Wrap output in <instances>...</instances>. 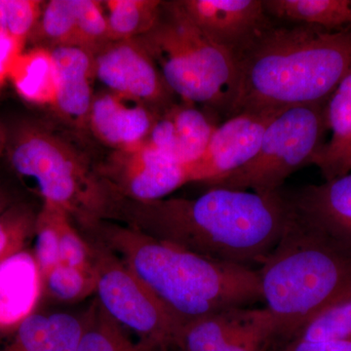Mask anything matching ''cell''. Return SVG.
<instances>
[{
    "label": "cell",
    "mask_w": 351,
    "mask_h": 351,
    "mask_svg": "<svg viewBox=\"0 0 351 351\" xmlns=\"http://www.w3.org/2000/svg\"><path fill=\"white\" fill-rule=\"evenodd\" d=\"M7 34L19 43L25 39L38 25L43 10V2L36 0H4Z\"/></svg>",
    "instance_id": "30"
},
{
    "label": "cell",
    "mask_w": 351,
    "mask_h": 351,
    "mask_svg": "<svg viewBox=\"0 0 351 351\" xmlns=\"http://www.w3.org/2000/svg\"><path fill=\"white\" fill-rule=\"evenodd\" d=\"M180 5L208 38L233 57L272 22L263 0H181Z\"/></svg>",
    "instance_id": "12"
},
{
    "label": "cell",
    "mask_w": 351,
    "mask_h": 351,
    "mask_svg": "<svg viewBox=\"0 0 351 351\" xmlns=\"http://www.w3.org/2000/svg\"><path fill=\"white\" fill-rule=\"evenodd\" d=\"M285 110L242 112L217 126L206 151L189 165L193 182L214 181L250 162L267 127Z\"/></svg>",
    "instance_id": "11"
},
{
    "label": "cell",
    "mask_w": 351,
    "mask_h": 351,
    "mask_svg": "<svg viewBox=\"0 0 351 351\" xmlns=\"http://www.w3.org/2000/svg\"><path fill=\"white\" fill-rule=\"evenodd\" d=\"M276 351H351V341H302L292 339L279 346Z\"/></svg>",
    "instance_id": "31"
},
{
    "label": "cell",
    "mask_w": 351,
    "mask_h": 351,
    "mask_svg": "<svg viewBox=\"0 0 351 351\" xmlns=\"http://www.w3.org/2000/svg\"><path fill=\"white\" fill-rule=\"evenodd\" d=\"M57 211V205L43 202V207L36 216L34 248L32 254L38 267L40 281L51 269L61 263Z\"/></svg>",
    "instance_id": "26"
},
{
    "label": "cell",
    "mask_w": 351,
    "mask_h": 351,
    "mask_svg": "<svg viewBox=\"0 0 351 351\" xmlns=\"http://www.w3.org/2000/svg\"><path fill=\"white\" fill-rule=\"evenodd\" d=\"M91 252L98 304L121 326L161 348L175 343L182 324L103 242L85 234Z\"/></svg>",
    "instance_id": "8"
},
{
    "label": "cell",
    "mask_w": 351,
    "mask_h": 351,
    "mask_svg": "<svg viewBox=\"0 0 351 351\" xmlns=\"http://www.w3.org/2000/svg\"><path fill=\"white\" fill-rule=\"evenodd\" d=\"M265 13L286 24L311 25L327 31L351 29V0H263Z\"/></svg>",
    "instance_id": "19"
},
{
    "label": "cell",
    "mask_w": 351,
    "mask_h": 351,
    "mask_svg": "<svg viewBox=\"0 0 351 351\" xmlns=\"http://www.w3.org/2000/svg\"><path fill=\"white\" fill-rule=\"evenodd\" d=\"M291 211L281 191L211 188L195 199L121 198L112 221L202 257L252 267L262 265L276 248Z\"/></svg>",
    "instance_id": "1"
},
{
    "label": "cell",
    "mask_w": 351,
    "mask_h": 351,
    "mask_svg": "<svg viewBox=\"0 0 351 351\" xmlns=\"http://www.w3.org/2000/svg\"><path fill=\"white\" fill-rule=\"evenodd\" d=\"M41 286L56 301H80L96 291L94 272L60 263L41 279Z\"/></svg>",
    "instance_id": "25"
},
{
    "label": "cell",
    "mask_w": 351,
    "mask_h": 351,
    "mask_svg": "<svg viewBox=\"0 0 351 351\" xmlns=\"http://www.w3.org/2000/svg\"><path fill=\"white\" fill-rule=\"evenodd\" d=\"M159 348H162L151 341L132 343L121 325L96 302L86 313V326L77 351H157Z\"/></svg>",
    "instance_id": "23"
},
{
    "label": "cell",
    "mask_w": 351,
    "mask_h": 351,
    "mask_svg": "<svg viewBox=\"0 0 351 351\" xmlns=\"http://www.w3.org/2000/svg\"><path fill=\"white\" fill-rule=\"evenodd\" d=\"M36 216L29 205L13 203L0 214V265L21 252L34 239Z\"/></svg>",
    "instance_id": "24"
},
{
    "label": "cell",
    "mask_w": 351,
    "mask_h": 351,
    "mask_svg": "<svg viewBox=\"0 0 351 351\" xmlns=\"http://www.w3.org/2000/svg\"><path fill=\"white\" fill-rule=\"evenodd\" d=\"M51 54L56 80L53 108L73 125H86L94 98L91 86L94 55L73 46L52 48Z\"/></svg>",
    "instance_id": "16"
},
{
    "label": "cell",
    "mask_w": 351,
    "mask_h": 351,
    "mask_svg": "<svg viewBox=\"0 0 351 351\" xmlns=\"http://www.w3.org/2000/svg\"><path fill=\"white\" fill-rule=\"evenodd\" d=\"M326 117L331 138L314 156L311 164L319 168L326 181H331L351 171V71L328 100Z\"/></svg>",
    "instance_id": "17"
},
{
    "label": "cell",
    "mask_w": 351,
    "mask_h": 351,
    "mask_svg": "<svg viewBox=\"0 0 351 351\" xmlns=\"http://www.w3.org/2000/svg\"><path fill=\"white\" fill-rule=\"evenodd\" d=\"M24 45L8 34L0 36V86L9 77L14 63L23 53Z\"/></svg>",
    "instance_id": "32"
},
{
    "label": "cell",
    "mask_w": 351,
    "mask_h": 351,
    "mask_svg": "<svg viewBox=\"0 0 351 351\" xmlns=\"http://www.w3.org/2000/svg\"><path fill=\"white\" fill-rule=\"evenodd\" d=\"M40 277L32 254L21 252L0 265V332L32 313Z\"/></svg>",
    "instance_id": "18"
},
{
    "label": "cell",
    "mask_w": 351,
    "mask_h": 351,
    "mask_svg": "<svg viewBox=\"0 0 351 351\" xmlns=\"http://www.w3.org/2000/svg\"><path fill=\"white\" fill-rule=\"evenodd\" d=\"M94 75L108 91L135 99L158 115H163L175 105V94L136 38L108 41L97 51Z\"/></svg>",
    "instance_id": "10"
},
{
    "label": "cell",
    "mask_w": 351,
    "mask_h": 351,
    "mask_svg": "<svg viewBox=\"0 0 351 351\" xmlns=\"http://www.w3.org/2000/svg\"><path fill=\"white\" fill-rule=\"evenodd\" d=\"M287 196L307 225L351 252V173Z\"/></svg>",
    "instance_id": "14"
},
{
    "label": "cell",
    "mask_w": 351,
    "mask_h": 351,
    "mask_svg": "<svg viewBox=\"0 0 351 351\" xmlns=\"http://www.w3.org/2000/svg\"><path fill=\"white\" fill-rule=\"evenodd\" d=\"M119 256L181 323L263 302L257 269L212 260L117 221L85 232Z\"/></svg>",
    "instance_id": "3"
},
{
    "label": "cell",
    "mask_w": 351,
    "mask_h": 351,
    "mask_svg": "<svg viewBox=\"0 0 351 351\" xmlns=\"http://www.w3.org/2000/svg\"><path fill=\"white\" fill-rule=\"evenodd\" d=\"M9 78L24 100L38 106H54L56 80L51 49L38 47L23 52Z\"/></svg>",
    "instance_id": "20"
},
{
    "label": "cell",
    "mask_w": 351,
    "mask_h": 351,
    "mask_svg": "<svg viewBox=\"0 0 351 351\" xmlns=\"http://www.w3.org/2000/svg\"><path fill=\"white\" fill-rule=\"evenodd\" d=\"M166 112L174 123L180 161L184 165H191L206 151L218 125L191 104L174 105Z\"/></svg>",
    "instance_id": "22"
},
{
    "label": "cell",
    "mask_w": 351,
    "mask_h": 351,
    "mask_svg": "<svg viewBox=\"0 0 351 351\" xmlns=\"http://www.w3.org/2000/svg\"><path fill=\"white\" fill-rule=\"evenodd\" d=\"M5 152L16 175L32 184L43 202L64 210L83 232L114 218L120 198L99 165L64 134L23 122L7 135Z\"/></svg>",
    "instance_id": "5"
},
{
    "label": "cell",
    "mask_w": 351,
    "mask_h": 351,
    "mask_svg": "<svg viewBox=\"0 0 351 351\" xmlns=\"http://www.w3.org/2000/svg\"><path fill=\"white\" fill-rule=\"evenodd\" d=\"M163 1L158 0H108L105 7L108 40L137 38L151 31L160 15Z\"/></svg>",
    "instance_id": "21"
},
{
    "label": "cell",
    "mask_w": 351,
    "mask_h": 351,
    "mask_svg": "<svg viewBox=\"0 0 351 351\" xmlns=\"http://www.w3.org/2000/svg\"><path fill=\"white\" fill-rule=\"evenodd\" d=\"M293 339L351 341V295L313 318Z\"/></svg>",
    "instance_id": "27"
},
{
    "label": "cell",
    "mask_w": 351,
    "mask_h": 351,
    "mask_svg": "<svg viewBox=\"0 0 351 351\" xmlns=\"http://www.w3.org/2000/svg\"><path fill=\"white\" fill-rule=\"evenodd\" d=\"M99 170L115 195L136 202L164 199L193 182L189 165L178 162L147 143L114 151L99 165Z\"/></svg>",
    "instance_id": "9"
},
{
    "label": "cell",
    "mask_w": 351,
    "mask_h": 351,
    "mask_svg": "<svg viewBox=\"0 0 351 351\" xmlns=\"http://www.w3.org/2000/svg\"><path fill=\"white\" fill-rule=\"evenodd\" d=\"M235 62L239 88L230 117L323 103L351 71V29L271 22Z\"/></svg>",
    "instance_id": "2"
},
{
    "label": "cell",
    "mask_w": 351,
    "mask_h": 351,
    "mask_svg": "<svg viewBox=\"0 0 351 351\" xmlns=\"http://www.w3.org/2000/svg\"><path fill=\"white\" fill-rule=\"evenodd\" d=\"M136 39L184 103L202 104L230 117L239 88L234 57L208 38L179 1L162 2L156 24Z\"/></svg>",
    "instance_id": "6"
},
{
    "label": "cell",
    "mask_w": 351,
    "mask_h": 351,
    "mask_svg": "<svg viewBox=\"0 0 351 351\" xmlns=\"http://www.w3.org/2000/svg\"><path fill=\"white\" fill-rule=\"evenodd\" d=\"M6 143L7 133L5 129L2 128V126L0 125V156H1L2 154L5 152Z\"/></svg>",
    "instance_id": "35"
},
{
    "label": "cell",
    "mask_w": 351,
    "mask_h": 351,
    "mask_svg": "<svg viewBox=\"0 0 351 351\" xmlns=\"http://www.w3.org/2000/svg\"><path fill=\"white\" fill-rule=\"evenodd\" d=\"M14 202L12 197L8 193L0 186V214L3 213L6 209H8Z\"/></svg>",
    "instance_id": "33"
},
{
    "label": "cell",
    "mask_w": 351,
    "mask_h": 351,
    "mask_svg": "<svg viewBox=\"0 0 351 351\" xmlns=\"http://www.w3.org/2000/svg\"><path fill=\"white\" fill-rule=\"evenodd\" d=\"M291 207L282 237L257 269L279 346L351 295V252L307 225Z\"/></svg>",
    "instance_id": "4"
},
{
    "label": "cell",
    "mask_w": 351,
    "mask_h": 351,
    "mask_svg": "<svg viewBox=\"0 0 351 351\" xmlns=\"http://www.w3.org/2000/svg\"><path fill=\"white\" fill-rule=\"evenodd\" d=\"M159 117L135 99L106 91L94 96L87 124L101 143L123 151L144 144Z\"/></svg>",
    "instance_id": "13"
},
{
    "label": "cell",
    "mask_w": 351,
    "mask_h": 351,
    "mask_svg": "<svg viewBox=\"0 0 351 351\" xmlns=\"http://www.w3.org/2000/svg\"><path fill=\"white\" fill-rule=\"evenodd\" d=\"M57 230L61 263L85 271L94 272L89 244L76 230L73 219L59 206L57 211Z\"/></svg>",
    "instance_id": "29"
},
{
    "label": "cell",
    "mask_w": 351,
    "mask_h": 351,
    "mask_svg": "<svg viewBox=\"0 0 351 351\" xmlns=\"http://www.w3.org/2000/svg\"><path fill=\"white\" fill-rule=\"evenodd\" d=\"M38 23L41 34L52 43L53 48L59 46L80 47L73 0L48 1L44 4Z\"/></svg>",
    "instance_id": "28"
},
{
    "label": "cell",
    "mask_w": 351,
    "mask_h": 351,
    "mask_svg": "<svg viewBox=\"0 0 351 351\" xmlns=\"http://www.w3.org/2000/svg\"><path fill=\"white\" fill-rule=\"evenodd\" d=\"M2 34H7L6 14L4 0H0V36H2Z\"/></svg>",
    "instance_id": "34"
},
{
    "label": "cell",
    "mask_w": 351,
    "mask_h": 351,
    "mask_svg": "<svg viewBox=\"0 0 351 351\" xmlns=\"http://www.w3.org/2000/svg\"><path fill=\"white\" fill-rule=\"evenodd\" d=\"M85 326L86 314L32 313L0 332V351H77Z\"/></svg>",
    "instance_id": "15"
},
{
    "label": "cell",
    "mask_w": 351,
    "mask_h": 351,
    "mask_svg": "<svg viewBox=\"0 0 351 351\" xmlns=\"http://www.w3.org/2000/svg\"><path fill=\"white\" fill-rule=\"evenodd\" d=\"M327 103L286 108L267 127L260 149L250 162L205 184L209 189L250 191L258 195L281 191L286 180L300 168L311 164L325 144Z\"/></svg>",
    "instance_id": "7"
}]
</instances>
